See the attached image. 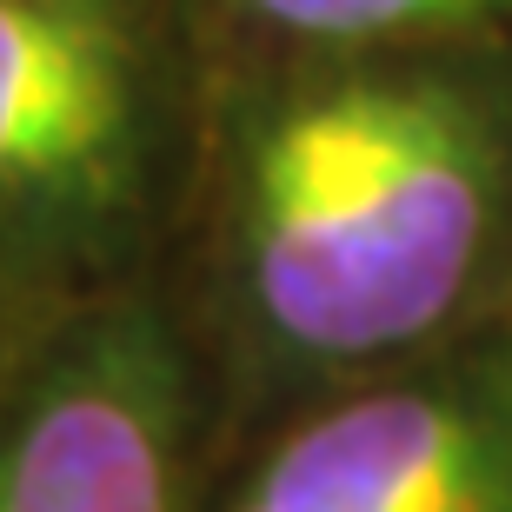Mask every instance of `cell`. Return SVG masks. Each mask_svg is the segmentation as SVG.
I'll list each match as a JSON object with an SVG mask.
<instances>
[{
	"label": "cell",
	"mask_w": 512,
	"mask_h": 512,
	"mask_svg": "<svg viewBox=\"0 0 512 512\" xmlns=\"http://www.w3.org/2000/svg\"><path fill=\"white\" fill-rule=\"evenodd\" d=\"M493 227V127L453 80H340L260 127L247 280L320 360L419 340L459 306Z\"/></svg>",
	"instance_id": "obj_1"
},
{
	"label": "cell",
	"mask_w": 512,
	"mask_h": 512,
	"mask_svg": "<svg viewBox=\"0 0 512 512\" xmlns=\"http://www.w3.org/2000/svg\"><path fill=\"white\" fill-rule=\"evenodd\" d=\"M153 147L147 0H0V260L67 293L140 220Z\"/></svg>",
	"instance_id": "obj_2"
},
{
	"label": "cell",
	"mask_w": 512,
	"mask_h": 512,
	"mask_svg": "<svg viewBox=\"0 0 512 512\" xmlns=\"http://www.w3.org/2000/svg\"><path fill=\"white\" fill-rule=\"evenodd\" d=\"M0 512H180V366L147 313L67 326L7 399Z\"/></svg>",
	"instance_id": "obj_3"
},
{
	"label": "cell",
	"mask_w": 512,
	"mask_h": 512,
	"mask_svg": "<svg viewBox=\"0 0 512 512\" xmlns=\"http://www.w3.org/2000/svg\"><path fill=\"white\" fill-rule=\"evenodd\" d=\"M240 512H512V459L459 399L373 393L300 426Z\"/></svg>",
	"instance_id": "obj_4"
},
{
	"label": "cell",
	"mask_w": 512,
	"mask_h": 512,
	"mask_svg": "<svg viewBox=\"0 0 512 512\" xmlns=\"http://www.w3.org/2000/svg\"><path fill=\"white\" fill-rule=\"evenodd\" d=\"M247 7L306 40H380L406 34V27L466 20L479 7H499V0H247Z\"/></svg>",
	"instance_id": "obj_5"
},
{
	"label": "cell",
	"mask_w": 512,
	"mask_h": 512,
	"mask_svg": "<svg viewBox=\"0 0 512 512\" xmlns=\"http://www.w3.org/2000/svg\"><path fill=\"white\" fill-rule=\"evenodd\" d=\"M67 333V313H60V286L34 280L27 266L0 260V413H7V399L27 386L54 340Z\"/></svg>",
	"instance_id": "obj_6"
}]
</instances>
